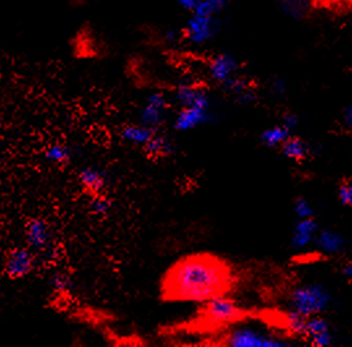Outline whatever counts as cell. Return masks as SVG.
<instances>
[{
  "label": "cell",
  "instance_id": "cell-27",
  "mask_svg": "<svg viewBox=\"0 0 352 347\" xmlns=\"http://www.w3.org/2000/svg\"><path fill=\"white\" fill-rule=\"evenodd\" d=\"M342 274L347 278L352 280V262L350 264H346L343 268H342Z\"/></svg>",
  "mask_w": 352,
  "mask_h": 347
},
{
  "label": "cell",
  "instance_id": "cell-23",
  "mask_svg": "<svg viewBox=\"0 0 352 347\" xmlns=\"http://www.w3.org/2000/svg\"><path fill=\"white\" fill-rule=\"evenodd\" d=\"M232 68V64L228 62L227 59H218L213 63V74L215 78H225L227 74H230Z\"/></svg>",
  "mask_w": 352,
  "mask_h": 347
},
{
  "label": "cell",
  "instance_id": "cell-7",
  "mask_svg": "<svg viewBox=\"0 0 352 347\" xmlns=\"http://www.w3.org/2000/svg\"><path fill=\"white\" fill-rule=\"evenodd\" d=\"M219 344L223 346L234 347L285 346L282 341L250 328H239L228 332L222 337Z\"/></svg>",
  "mask_w": 352,
  "mask_h": 347
},
{
  "label": "cell",
  "instance_id": "cell-2",
  "mask_svg": "<svg viewBox=\"0 0 352 347\" xmlns=\"http://www.w3.org/2000/svg\"><path fill=\"white\" fill-rule=\"evenodd\" d=\"M256 316L254 312L240 307L228 297H217L201 303L197 311L188 319L174 324L161 325L157 335L162 338L177 335H205L217 332L218 328L247 322Z\"/></svg>",
  "mask_w": 352,
  "mask_h": 347
},
{
  "label": "cell",
  "instance_id": "cell-3",
  "mask_svg": "<svg viewBox=\"0 0 352 347\" xmlns=\"http://www.w3.org/2000/svg\"><path fill=\"white\" fill-rule=\"evenodd\" d=\"M65 315L69 319V322L85 326L91 330H96L98 333L102 329L116 325L120 322V317L113 310L89 304V303H80V302H77Z\"/></svg>",
  "mask_w": 352,
  "mask_h": 347
},
{
  "label": "cell",
  "instance_id": "cell-25",
  "mask_svg": "<svg viewBox=\"0 0 352 347\" xmlns=\"http://www.w3.org/2000/svg\"><path fill=\"white\" fill-rule=\"evenodd\" d=\"M344 124L352 131V105L344 112Z\"/></svg>",
  "mask_w": 352,
  "mask_h": 347
},
{
  "label": "cell",
  "instance_id": "cell-10",
  "mask_svg": "<svg viewBox=\"0 0 352 347\" xmlns=\"http://www.w3.org/2000/svg\"><path fill=\"white\" fill-rule=\"evenodd\" d=\"M103 341L113 347H144L149 346V341L145 335H141L138 330L122 332L113 326H107L100 332Z\"/></svg>",
  "mask_w": 352,
  "mask_h": 347
},
{
  "label": "cell",
  "instance_id": "cell-1",
  "mask_svg": "<svg viewBox=\"0 0 352 347\" xmlns=\"http://www.w3.org/2000/svg\"><path fill=\"white\" fill-rule=\"evenodd\" d=\"M236 286L232 265L210 252L187 253L170 264L158 282L162 303H205L228 297Z\"/></svg>",
  "mask_w": 352,
  "mask_h": 347
},
{
  "label": "cell",
  "instance_id": "cell-15",
  "mask_svg": "<svg viewBox=\"0 0 352 347\" xmlns=\"http://www.w3.org/2000/svg\"><path fill=\"white\" fill-rule=\"evenodd\" d=\"M282 153L292 161L302 163L309 157V148L300 137L289 136L282 144Z\"/></svg>",
  "mask_w": 352,
  "mask_h": 347
},
{
  "label": "cell",
  "instance_id": "cell-11",
  "mask_svg": "<svg viewBox=\"0 0 352 347\" xmlns=\"http://www.w3.org/2000/svg\"><path fill=\"white\" fill-rule=\"evenodd\" d=\"M168 109L167 101L162 93H154L149 98L146 99V103L144 105L142 110L140 112L141 124L148 125L151 128H158L164 119V114Z\"/></svg>",
  "mask_w": 352,
  "mask_h": 347
},
{
  "label": "cell",
  "instance_id": "cell-9",
  "mask_svg": "<svg viewBox=\"0 0 352 347\" xmlns=\"http://www.w3.org/2000/svg\"><path fill=\"white\" fill-rule=\"evenodd\" d=\"M77 182L81 192L89 201L109 198L107 180L102 171L94 167H85L77 175Z\"/></svg>",
  "mask_w": 352,
  "mask_h": 347
},
{
  "label": "cell",
  "instance_id": "cell-19",
  "mask_svg": "<svg viewBox=\"0 0 352 347\" xmlns=\"http://www.w3.org/2000/svg\"><path fill=\"white\" fill-rule=\"evenodd\" d=\"M318 246L327 252H337L343 246V239L331 231H322L318 236Z\"/></svg>",
  "mask_w": 352,
  "mask_h": 347
},
{
  "label": "cell",
  "instance_id": "cell-24",
  "mask_svg": "<svg viewBox=\"0 0 352 347\" xmlns=\"http://www.w3.org/2000/svg\"><path fill=\"white\" fill-rule=\"evenodd\" d=\"M295 211H296V214H298V217H299L300 220L311 218V217L314 215V211H312L311 205H309V204L307 202V200H304V198H299V200L296 201Z\"/></svg>",
  "mask_w": 352,
  "mask_h": 347
},
{
  "label": "cell",
  "instance_id": "cell-17",
  "mask_svg": "<svg viewBox=\"0 0 352 347\" xmlns=\"http://www.w3.org/2000/svg\"><path fill=\"white\" fill-rule=\"evenodd\" d=\"M316 230H317V223L312 217L300 220V222L298 223L295 227L294 246L299 248L307 246L315 235Z\"/></svg>",
  "mask_w": 352,
  "mask_h": 347
},
{
  "label": "cell",
  "instance_id": "cell-6",
  "mask_svg": "<svg viewBox=\"0 0 352 347\" xmlns=\"http://www.w3.org/2000/svg\"><path fill=\"white\" fill-rule=\"evenodd\" d=\"M26 246L34 251L39 257V253H47L55 249L54 246V230L51 223L41 218L33 217L26 221L24 226Z\"/></svg>",
  "mask_w": 352,
  "mask_h": 347
},
{
  "label": "cell",
  "instance_id": "cell-16",
  "mask_svg": "<svg viewBox=\"0 0 352 347\" xmlns=\"http://www.w3.org/2000/svg\"><path fill=\"white\" fill-rule=\"evenodd\" d=\"M316 11H325L334 16H347L352 13V0H308Z\"/></svg>",
  "mask_w": 352,
  "mask_h": 347
},
{
  "label": "cell",
  "instance_id": "cell-4",
  "mask_svg": "<svg viewBox=\"0 0 352 347\" xmlns=\"http://www.w3.org/2000/svg\"><path fill=\"white\" fill-rule=\"evenodd\" d=\"M292 312L308 319L320 315L329 304V295L322 286L308 285L299 287L294 291L292 297Z\"/></svg>",
  "mask_w": 352,
  "mask_h": 347
},
{
  "label": "cell",
  "instance_id": "cell-22",
  "mask_svg": "<svg viewBox=\"0 0 352 347\" xmlns=\"http://www.w3.org/2000/svg\"><path fill=\"white\" fill-rule=\"evenodd\" d=\"M89 205L94 214L104 215L107 211L111 209V200L110 198H98V200L89 201Z\"/></svg>",
  "mask_w": 352,
  "mask_h": 347
},
{
  "label": "cell",
  "instance_id": "cell-18",
  "mask_svg": "<svg viewBox=\"0 0 352 347\" xmlns=\"http://www.w3.org/2000/svg\"><path fill=\"white\" fill-rule=\"evenodd\" d=\"M45 158L47 161H50L51 163L64 169V167L69 166V163L72 161V154L67 145L60 144V143H55V144L49 145L45 150Z\"/></svg>",
  "mask_w": 352,
  "mask_h": 347
},
{
  "label": "cell",
  "instance_id": "cell-14",
  "mask_svg": "<svg viewBox=\"0 0 352 347\" xmlns=\"http://www.w3.org/2000/svg\"><path fill=\"white\" fill-rule=\"evenodd\" d=\"M157 132V128H151L144 124H126L123 127L120 135L129 144L142 148Z\"/></svg>",
  "mask_w": 352,
  "mask_h": 347
},
{
  "label": "cell",
  "instance_id": "cell-26",
  "mask_svg": "<svg viewBox=\"0 0 352 347\" xmlns=\"http://www.w3.org/2000/svg\"><path fill=\"white\" fill-rule=\"evenodd\" d=\"M184 8H187V10H192V8H195L196 6H197V0H177Z\"/></svg>",
  "mask_w": 352,
  "mask_h": 347
},
{
  "label": "cell",
  "instance_id": "cell-8",
  "mask_svg": "<svg viewBox=\"0 0 352 347\" xmlns=\"http://www.w3.org/2000/svg\"><path fill=\"white\" fill-rule=\"evenodd\" d=\"M77 303L72 293L71 278L64 273H58L52 277V293L49 304L51 310L67 313Z\"/></svg>",
  "mask_w": 352,
  "mask_h": 347
},
{
  "label": "cell",
  "instance_id": "cell-12",
  "mask_svg": "<svg viewBox=\"0 0 352 347\" xmlns=\"http://www.w3.org/2000/svg\"><path fill=\"white\" fill-rule=\"evenodd\" d=\"M205 107H206L205 96L192 105L183 106V109L177 114L175 128L180 131H186L201 123L205 118Z\"/></svg>",
  "mask_w": 352,
  "mask_h": 347
},
{
  "label": "cell",
  "instance_id": "cell-5",
  "mask_svg": "<svg viewBox=\"0 0 352 347\" xmlns=\"http://www.w3.org/2000/svg\"><path fill=\"white\" fill-rule=\"evenodd\" d=\"M37 253L28 246L11 248L3 260V272L11 281H20L29 277L38 266Z\"/></svg>",
  "mask_w": 352,
  "mask_h": 347
},
{
  "label": "cell",
  "instance_id": "cell-20",
  "mask_svg": "<svg viewBox=\"0 0 352 347\" xmlns=\"http://www.w3.org/2000/svg\"><path fill=\"white\" fill-rule=\"evenodd\" d=\"M289 137V131L285 127H276L266 131L263 136V141L267 147L280 145Z\"/></svg>",
  "mask_w": 352,
  "mask_h": 347
},
{
  "label": "cell",
  "instance_id": "cell-13",
  "mask_svg": "<svg viewBox=\"0 0 352 347\" xmlns=\"http://www.w3.org/2000/svg\"><path fill=\"white\" fill-rule=\"evenodd\" d=\"M141 150L148 160L157 162L167 158L173 153V145L167 137L157 132Z\"/></svg>",
  "mask_w": 352,
  "mask_h": 347
},
{
  "label": "cell",
  "instance_id": "cell-21",
  "mask_svg": "<svg viewBox=\"0 0 352 347\" xmlns=\"http://www.w3.org/2000/svg\"><path fill=\"white\" fill-rule=\"evenodd\" d=\"M338 196L343 205L352 208V178H344L340 180Z\"/></svg>",
  "mask_w": 352,
  "mask_h": 347
}]
</instances>
